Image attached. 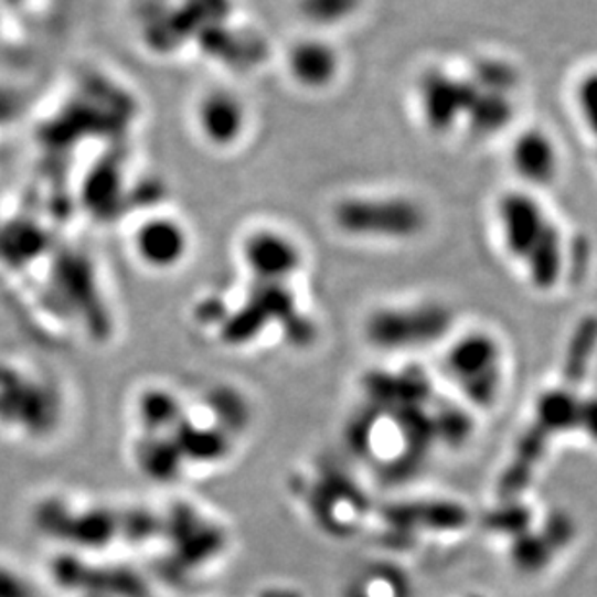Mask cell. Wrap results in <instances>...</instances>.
Wrapping results in <instances>:
<instances>
[{
	"instance_id": "obj_7",
	"label": "cell",
	"mask_w": 597,
	"mask_h": 597,
	"mask_svg": "<svg viewBox=\"0 0 597 597\" xmlns=\"http://www.w3.org/2000/svg\"><path fill=\"white\" fill-rule=\"evenodd\" d=\"M194 127L207 146L235 148L250 127L247 102L230 88L206 89L194 105Z\"/></svg>"
},
{
	"instance_id": "obj_1",
	"label": "cell",
	"mask_w": 597,
	"mask_h": 597,
	"mask_svg": "<svg viewBox=\"0 0 597 597\" xmlns=\"http://www.w3.org/2000/svg\"><path fill=\"white\" fill-rule=\"evenodd\" d=\"M494 230L504 255L524 268L535 289L551 291L563 271V233L540 192L510 189L493 207Z\"/></svg>"
},
{
	"instance_id": "obj_8",
	"label": "cell",
	"mask_w": 597,
	"mask_h": 597,
	"mask_svg": "<svg viewBox=\"0 0 597 597\" xmlns=\"http://www.w3.org/2000/svg\"><path fill=\"white\" fill-rule=\"evenodd\" d=\"M343 58L334 41L324 33L295 40L286 53V72L297 88L320 94L340 81Z\"/></svg>"
},
{
	"instance_id": "obj_5",
	"label": "cell",
	"mask_w": 597,
	"mask_h": 597,
	"mask_svg": "<svg viewBox=\"0 0 597 597\" xmlns=\"http://www.w3.org/2000/svg\"><path fill=\"white\" fill-rule=\"evenodd\" d=\"M303 247L294 235L258 225L241 241V258L248 274L264 286H287L303 270Z\"/></svg>"
},
{
	"instance_id": "obj_4",
	"label": "cell",
	"mask_w": 597,
	"mask_h": 597,
	"mask_svg": "<svg viewBox=\"0 0 597 597\" xmlns=\"http://www.w3.org/2000/svg\"><path fill=\"white\" fill-rule=\"evenodd\" d=\"M448 312L435 301L384 305L366 317L365 335L375 350L407 353L440 342L448 330Z\"/></svg>"
},
{
	"instance_id": "obj_6",
	"label": "cell",
	"mask_w": 597,
	"mask_h": 597,
	"mask_svg": "<svg viewBox=\"0 0 597 597\" xmlns=\"http://www.w3.org/2000/svg\"><path fill=\"white\" fill-rule=\"evenodd\" d=\"M509 166L522 189L540 192L557 181L563 171V152L547 128L518 130L509 146Z\"/></svg>"
},
{
	"instance_id": "obj_10",
	"label": "cell",
	"mask_w": 597,
	"mask_h": 597,
	"mask_svg": "<svg viewBox=\"0 0 597 597\" xmlns=\"http://www.w3.org/2000/svg\"><path fill=\"white\" fill-rule=\"evenodd\" d=\"M363 9V0H297V12L319 33L348 24Z\"/></svg>"
},
{
	"instance_id": "obj_3",
	"label": "cell",
	"mask_w": 597,
	"mask_h": 597,
	"mask_svg": "<svg viewBox=\"0 0 597 597\" xmlns=\"http://www.w3.org/2000/svg\"><path fill=\"white\" fill-rule=\"evenodd\" d=\"M504 366V348L489 330H466L452 335L446 345V376L478 409L499 404L507 381Z\"/></svg>"
},
{
	"instance_id": "obj_11",
	"label": "cell",
	"mask_w": 597,
	"mask_h": 597,
	"mask_svg": "<svg viewBox=\"0 0 597 597\" xmlns=\"http://www.w3.org/2000/svg\"><path fill=\"white\" fill-rule=\"evenodd\" d=\"M573 107L582 128L597 140V66L582 72L574 82Z\"/></svg>"
},
{
	"instance_id": "obj_9",
	"label": "cell",
	"mask_w": 597,
	"mask_h": 597,
	"mask_svg": "<svg viewBox=\"0 0 597 597\" xmlns=\"http://www.w3.org/2000/svg\"><path fill=\"white\" fill-rule=\"evenodd\" d=\"M136 253L143 264L152 268L169 270L183 263L191 247V235L183 222L169 215L152 217L136 232Z\"/></svg>"
},
{
	"instance_id": "obj_2",
	"label": "cell",
	"mask_w": 597,
	"mask_h": 597,
	"mask_svg": "<svg viewBox=\"0 0 597 597\" xmlns=\"http://www.w3.org/2000/svg\"><path fill=\"white\" fill-rule=\"evenodd\" d=\"M338 232L351 239L407 243L427 227V210L402 192H366L340 200L332 210Z\"/></svg>"
}]
</instances>
